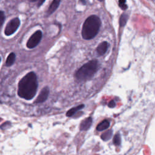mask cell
I'll use <instances>...</instances> for the list:
<instances>
[{
	"label": "cell",
	"mask_w": 155,
	"mask_h": 155,
	"mask_svg": "<svg viewBox=\"0 0 155 155\" xmlns=\"http://www.w3.org/2000/svg\"><path fill=\"white\" fill-rule=\"evenodd\" d=\"M38 87L37 76L34 71H30L19 81L18 95L22 99L29 101L36 95Z\"/></svg>",
	"instance_id": "6da1fadb"
},
{
	"label": "cell",
	"mask_w": 155,
	"mask_h": 155,
	"mask_svg": "<svg viewBox=\"0 0 155 155\" xmlns=\"http://www.w3.org/2000/svg\"><path fill=\"white\" fill-rule=\"evenodd\" d=\"M101 25V21L97 16L91 15L88 17L82 26V38L85 40H90L94 38L99 31Z\"/></svg>",
	"instance_id": "7a4b0ae2"
},
{
	"label": "cell",
	"mask_w": 155,
	"mask_h": 155,
	"mask_svg": "<svg viewBox=\"0 0 155 155\" xmlns=\"http://www.w3.org/2000/svg\"><path fill=\"white\" fill-rule=\"evenodd\" d=\"M98 61L91 60L82 65L76 73V79L81 81H84L91 79L98 69Z\"/></svg>",
	"instance_id": "3957f363"
},
{
	"label": "cell",
	"mask_w": 155,
	"mask_h": 155,
	"mask_svg": "<svg viewBox=\"0 0 155 155\" xmlns=\"http://www.w3.org/2000/svg\"><path fill=\"white\" fill-rule=\"evenodd\" d=\"M21 24V21L19 18H15L11 19L6 25L4 34L6 36H10L13 35L19 28Z\"/></svg>",
	"instance_id": "277c9868"
},
{
	"label": "cell",
	"mask_w": 155,
	"mask_h": 155,
	"mask_svg": "<svg viewBox=\"0 0 155 155\" xmlns=\"http://www.w3.org/2000/svg\"><path fill=\"white\" fill-rule=\"evenodd\" d=\"M42 36V32L41 30H36L31 36L29 38L27 42L26 46L28 48L31 49L36 47L40 42Z\"/></svg>",
	"instance_id": "5b68a950"
},
{
	"label": "cell",
	"mask_w": 155,
	"mask_h": 155,
	"mask_svg": "<svg viewBox=\"0 0 155 155\" xmlns=\"http://www.w3.org/2000/svg\"><path fill=\"white\" fill-rule=\"evenodd\" d=\"M49 88L48 87L46 86L44 87L40 91L39 95L36 97V99L35 101V104H41L44 102L48 98L49 95Z\"/></svg>",
	"instance_id": "8992f818"
},
{
	"label": "cell",
	"mask_w": 155,
	"mask_h": 155,
	"mask_svg": "<svg viewBox=\"0 0 155 155\" xmlns=\"http://www.w3.org/2000/svg\"><path fill=\"white\" fill-rule=\"evenodd\" d=\"M61 0H53L50 5H49L47 12H46V15L47 16H50L52 13H53L58 8L60 2Z\"/></svg>",
	"instance_id": "52a82bcc"
},
{
	"label": "cell",
	"mask_w": 155,
	"mask_h": 155,
	"mask_svg": "<svg viewBox=\"0 0 155 155\" xmlns=\"http://www.w3.org/2000/svg\"><path fill=\"white\" fill-rule=\"evenodd\" d=\"M92 118L91 117H88L87 118H85L84 119L81 124H80V130L81 131H85L89 129V128L91 127V124H92Z\"/></svg>",
	"instance_id": "ba28073f"
},
{
	"label": "cell",
	"mask_w": 155,
	"mask_h": 155,
	"mask_svg": "<svg viewBox=\"0 0 155 155\" xmlns=\"http://www.w3.org/2000/svg\"><path fill=\"white\" fill-rule=\"evenodd\" d=\"M108 46V44L107 42L104 41V42H101L97 46V49H96V51H97V53L98 55L102 56L103 54H104L105 53V52L107 51V50Z\"/></svg>",
	"instance_id": "9c48e42d"
},
{
	"label": "cell",
	"mask_w": 155,
	"mask_h": 155,
	"mask_svg": "<svg viewBox=\"0 0 155 155\" xmlns=\"http://www.w3.org/2000/svg\"><path fill=\"white\" fill-rule=\"evenodd\" d=\"M15 59H16L15 53H13V52L10 53L7 58V59H6V61H5V65L7 67L12 66L14 64V62L15 61Z\"/></svg>",
	"instance_id": "30bf717a"
},
{
	"label": "cell",
	"mask_w": 155,
	"mask_h": 155,
	"mask_svg": "<svg viewBox=\"0 0 155 155\" xmlns=\"http://www.w3.org/2000/svg\"><path fill=\"white\" fill-rule=\"evenodd\" d=\"M84 104H81V105H79L77 107H73L71 109H70L66 113V116L67 117H71L73 114H74L78 111L81 110L82 108H83L84 107Z\"/></svg>",
	"instance_id": "8fae6325"
},
{
	"label": "cell",
	"mask_w": 155,
	"mask_h": 155,
	"mask_svg": "<svg viewBox=\"0 0 155 155\" xmlns=\"http://www.w3.org/2000/svg\"><path fill=\"white\" fill-rule=\"evenodd\" d=\"M109 126H110L109 121L107 120H104L97 125L96 127V130L99 131H102L107 129L109 127Z\"/></svg>",
	"instance_id": "7c38bea8"
},
{
	"label": "cell",
	"mask_w": 155,
	"mask_h": 155,
	"mask_svg": "<svg viewBox=\"0 0 155 155\" xmlns=\"http://www.w3.org/2000/svg\"><path fill=\"white\" fill-rule=\"evenodd\" d=\"M112 134H113V131H112L111 130L106 131L104 133L102 134L101 139L104 141H107L111 137Z\"/></svg>",
	"instance_id": "4fadbf2b"
},
{
	"label": "cell",
	"mask_w": 155,
	"mask_h": 155,
	"mask_svg": "<svg viewBox=\"0 0 155 155\" xmlns=\"http://www.w3.org/2000/svg\"><path fill=\"white\" fill-rule=\"evenodd\" d=\"M128 18V16L127 13H124L121 15L119 19V25L120 27H123L126 24Z\"/></svg>",
	"instance_id": "5bb4252c"
},
{
	"label": "cell",
	"mask_w": 155,
	"mask_h": 155,
	"mask_svg": "<svg viewBox=\"0 0 155 155\" xmlns=\"http://www.w3.org/2000/svg\"><path fill=\"white\" fill-rule=\"evenodd\" d=\"M113 143L115 145H119L121 143V138L120 136L119 133L115 134L114 139H113Z\"/></svg>",
	"instance_id": "9a60e30c"
},
{
	"label": "cell",
	"mask_w": 155,
	"mask_h": 155,
	"mask_svg": "<svg viewBox=\"0 0 155 155\" xmlns=\"http://www.w3.org/2000/svg\"><path fill=\"white\" fill-rule=\"evenodd\" d=\"M119 6L123 10H127L128 6L126 4V0H119Z\"/></svg>",
	"instance_id": "2e32d148"
},
{
	"label": "cell",
	"mask_w": 155,
	"mask_h": 155,
	"mask_svg": "<svg viewBox=\"0 0 155 155\" xmlns=\"http://www.w3.org/2000/svg\"><path fill=\"white\" fill-rule=\"evenodd\" d=\"M5 18V17L4 12L3 11L0 10V29L2 27V26L4 22Z\"/></svg>",
	"instance_id": "e0dca14e"
},
{
	"label": "cell",
	"mask_w": 155,
	"mask_h": 155,
	"mask_svg": "<svg viewBox=\"0 0 155 155\" xmlns=\"http://www.w3.org/2000/svg\"><path fill=\"white\" fill-rule=\"evenodd\" d=\"M45 0H30V2H35L38 6V7H41L43 3L45 2Z\"/></svg>",
	"instance_id": "ac0fdd59"
},
{
	"label": "cell",
	"mask_w": 155,
	"mask_h": 155,
	"mask_svg": "<svg viewBox=\"0 0 155 155\" xmlns=\"http://www.w3.org/2000/svg\"><path fill=\"white\" fill-rule=\"evenodd\" d=\"M108 106L111 108H113V107H114L115 106V102L114 101H111L110 102V103L108 104Z\"/></svg>",
	"instance_id": "d6986e66"
},
{
	"label": "cell",
	"mask_w": 155,
	"mask_h": 155,
	"mask_svg": "<svg viewBox=\"0 0 155 155\" xmlns=\"http://www.w3.org/2000/svg\"><path fill=\"white\" fill-rule=\"evenodd\" d=\"M97 1H101V2H102V1H104V0H97Z\"/></svg>",
	"instance_id": "ffe728a7"
},
{
	"label": "cell",
	"mask_w": 155,
	"mask_h": 155,
	"mask_svg": "<svg viewBox=\"0 0 155 155\" xmlns=\"http://www.w3.org/2000/svg\"><path fill=\"white\" fill-rule=\"evenodd\" d=\"M1 56H0V63H1Z\"/></svg>",
	"instance_id": "44dd1931"
}]
</instances>
